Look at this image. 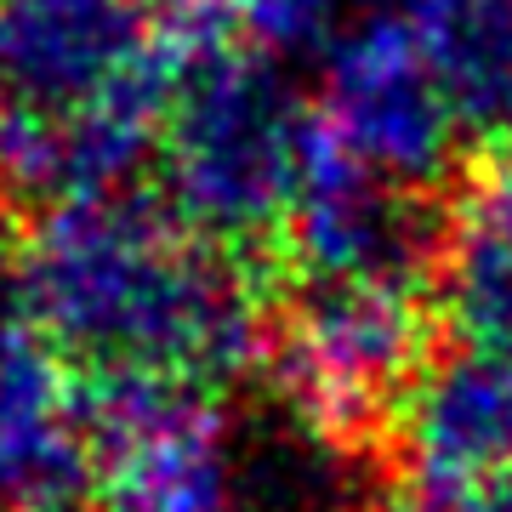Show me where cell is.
<instances>
[{
  "label": "cell",
  "mask_w": 512,
  "mask_h": 512,
  "mask_svg": "<svg viewBox=\"0 0 512 512\" xmlns=\"http://www.w3.org/2000/svg\"><path fill=\"white\" fill-rule=\"evenodd\" d=\"M23 268L40 336L80 382L228 393L268 353L256 268L154 194L46 205Z\"/></svg>",
  "instance_id": "cell-1"
},
{
  "label": "cell",
  "mask_w": 512,
  "mask_h": 512,
  "mask_svg": "<svg viewBox=\"0 0 512 512\" xmlns=\"http://www.w3.org/2000/svg\"><path fill=\"white\" fill-rule=\"evenodd\" d=\"M165 40L143 0H0V188L69 205L154 165Z\"/></svg>",
  "instance_id": "cell-2"
},
{
  "label": "cell",
  "mask_w": 512,
  "mask_h": 512,
  "mask_svg": "<svg viewBox=\"0 0 512 512\" xmlns=\"http://www.w3.org/2000/svg\"><path fill=\"white\" fill-rule=\"evenodd\" d=\"M160 40L165 114L154 171L165 205L239 256L274 245L308 171L319 109H308L285 63L234 35L222 0H171Z\"/></svg>",
  "instance_id": "cell-3"
},
{
  "label": "cell",
  "mask_w": 512,
  "mask_h": 512,
  "mask_svg": "<svg viewBox=\"0 0 512 512\" xmlns=\"http://www.w3.org/2000/svg\"><path fill=\"white\" fill-rule=\"evenodd\" d=\"M433 319V285L416 279H302L268 342L279 410L365 450L427 365Z\"/></svg>",
  "instance_id": "cell-4"
},
{
  "label": "cell",
  "mask_w": 512,
  "mask_h": 512,
  "mask_svg": "<svg viewBox=\"0 0 512 512\" xmlns=\"http://www.w3.org/2000/svg\"><path fill=\"white\" fill-rule=\"evenodd\" d=\"M80 393L92 416L86 512H245V433L222 393L177 382H80Z\"/></svg>",
  "instance_id": "cell-5"
},
{
  "label": "cell",
  "mask_w": 512,
  "mask_h": 512,
  "mask_svg": "<svg viewBox=\"0 0 512 512\" xmlns=\"http://www.w3.org/2000/svg\"><path fill=\"white\" fill-rule=\"evenodd\" d=\"M319 74H325L319 120L359 165L416 194L450 183L461 154V120L410 18L393 12L353 18Z\"/></svg>",
  "instance_id": "cell-6"
},
{
  "label": "cell",
  "mask_w": 512,
  "mask_h": 512,
  "mask_svg": "<svg viewBox=\"0 0 512 512\" xmlns=\"http://www.w3.org/2000/svg\"><path fill=\"white\" fill-rule=\"evenodd\" d=\"M450 228L427 194L387 183L336 143L319 120L308 171L296 183L274 251L291 285L302 279H416L433 285Z\"/></svg>",
  "instance_id": "cell-7"
},
{
  "label": "cell",
  "mask_w": 512,
  "mask_h": 512,
  "mask_svg": "<svg viewBox=\"0 0 512 512\" xmlns=\"http://www.w3.org/2000/svg\"><path fill=\"white\" fill-rule=\"evenodd\" d=\"M393 456L421 512H450L512 467V348H450L416 370L393 410Z\"/></svg>",
  "instance_id": "cell-8"
},
{
  "label": "cell",
  "mask_w": 512,
  "mask_h": 512,
  "mask_svg": "<svg viewBox=\"0 0 512 512\" xmlns=\"http://www.w3.org/2000/svg\"><path fill=\"white\" fill-rule=\"evenodd\" d=\"M92 416L74 370L40 342L0 382V512H86Z\"/></svg>",
  "instance_id": "cell-9"
},
{
  "label": "cell",
  "mask_w": 512,
  "mask_h": 512,
  "mask_svg": "<svg viewBox=\"0 0 512 512\" xmlns=\"http://www.w3.org/2000/svg\"><path fill=\"white\" fill-rule=\"evenodd\" d=\"M450 109L478 143L512 137V0H444L421 23Z\"/></svg>",
  "instance_id": "cell-10"
},
{
  "label": "cell",
  "mask_w": 512,
  "mask_h": 512,
  "mask_svg": "<svg viewBox=\"0 0 512 512\" xmlns=\"http://www.w3.org/2000/svg\"><path fill=\"white\" fill-rule=\"evenodd\" d=\"M433 313L467 348H512V245L456 217L433 268Z\"/></svg>",
  "instance_id": "cell-11"
},
{
  "label": "cell",
  "mask_w": 512,
  "mask_h": 512,
  "mask_svg": "<svg viewBox=\"0 0 512 512\" xmlns=\"http://www.w3.org/2000/svg\"><path fill=\"white\" fill-rule=\"evenodd\" d=\"M222 6L234 35L285 69L325 63L353 23V0H222Z\"/></svg>",
  "instance_id": "cell-12"
},
{
  "label": "cell",
  "mask_w": 512,
  "mask_h": 512,
  "mask_svg": "<svg viewBox=\"0 0 512 512\" xmlns=\"http://www.w3.org/2000/svg\"><path fill=\"white\" fill-rule=\"evenodd\" d=\"M46 336L29 308V268H23V234L6 200H0V382L40 348Z\"/></svg>",
  "instance_id": "cell-13"
},
{
  "label": "cell",
  "mask_w": 512,
  "mask_h": 512,
  "mask_svg": "<svg viewBox=\"0 0 512 512\" xmlns=\"http://www.w3.org/2000/svg\"><path fill=\"white\" fill-rule=\"evenodd\" d=\"M461 217L478 222V228H490L495 239L512 245V137L484 143V165H478L473 194H467V211Z\"/></svg>",
  "instance_id": "cell-14"
},
{
  "label": "cell",
  "mask_w": 512,
  "mask_h": 512,
  "mask_svg": "<svg viewBox=\"0 0 512 512\" xmlns=\"http://www.w3.org/2000/svg\"><path fill=\"white\" fill-rule=\"evenodd\" d=\"M450 512H512V467L495 473V478H484V484H473Z\"/></svg>",
  "instance_id": "cell-15"
},
{
  "label": "cell",
  "mask_w": 512,
  "mask_h": 512,
  "mask_svg": "<svg viewBox=\"0 0 512 512\" xmlns=\"http://www.w3.org/2000/svg\"><path fill=\"white\" fill-rule=\"evenodd\" d=\"M444 0H365V12H393V18H410L421 29V23L439 12Z\"/></svg>",
  "instance_id": "cell-16"
}]
</instances>
